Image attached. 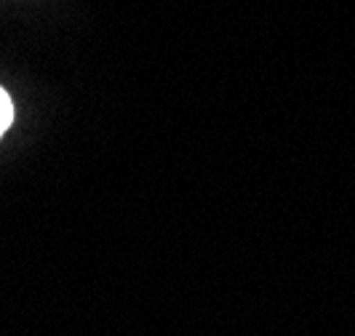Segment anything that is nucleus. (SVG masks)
Listing matches in <instances>:
<instances>
[{"instance_id": "obj_1", "label": "nucleus", "mask_w": 355, "mask_h": 336, "mask_svg": "<svg viewBox=\"0 0 355 336\" xmlns=\"http://www.w3.org/2000/svg\"><path fill=\"white\" fill-rule=\"evenodd\" d=\"M11 121H14V105H11V96L0 89V136L8 131Z\"/></svg>"}]
</instances>
